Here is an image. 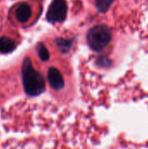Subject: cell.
<instances>
[{
  "mask_svg": "<svg viewBox=\"0 0 148 149\" xmlns=\"http://www.w3.org/2000/svg\"><path fill=\"white\" fill-rule=\"evenodd\" d=\"M21 73L24 91L28 96L37 97L44 93V77L40 72L37 71L33 67L31 59L29 57H25L23 59Z\"/></svg>",
  "mask_w": 148,
  "mask_h": 149,
  "instance_id": "cell-1",
  "label": "cell"
},
{
  "mask_svg": "<svg viewBox=\"0 0 148 149\" xmlns=\"http://www.w3.org/2000/svg\"><path fill=\"white\" fill-rule=\"evenodd\" d=\"M113 31L106 24H97L92 26L86 35L87 44L91 50L96 52L103 51L112 41Z\"/></svg>",
  "mask_w": 148,
  "mask_h": 149,
  "instance_id": "cell-2",
  "label": "cell"
},
{
  "mask_svg": "<svg viewBox=\"0 0 148 149\" xmlns=\"http://www.w3.org/2000/svg\"><path fill=\"white\" fill-rule=\"evenodd\" d=\"M67 11L68 6L65 0H52L46 12V20L53 24L62 23L66 19Z\"/></svg>",
  "mask_w": 148,
  "mask_h": 149,
  "instance_id": "cell-3",
  "label": "cell"
},
{
  "mask_svg": "<svg viewBox=\"0 0 148 149\" xmlns=\"http://www.w3.org/2000/svg\"><path fill=\"white\" fill-rule=\"evenodd\" d=\"M47 79L50 84V86L57 91H59L65 87L64 78L56 67H50L47 72Z\"/></svg>",
  "mask_w": 148,
  "mask_h": 149,
  "instance_id": "cell-4",
  "label": "cell"
},
{
  "mask_svg": "<svg viewBox=\"0 0 148 149\" xmlns=\"http://www.w3.org/2000/svg\"><path fill=\"white\" fill-rule=\"evenodd\" d=\"M31 14H32V11H31V6L27 3L22 2L17 5L14 15L17 22L24 24L29 21V19L31 17Z\"/></svg>",
  "mask_w": 148,
  "mask_h": 149,
  "instance_id": "cell-5",
  "label": "cell"
},
{
  "mask_svg": "<svg viewBox=\"0 0 148 149\" xmlns=\"http://www.w3.org/2000/svg\"><path fill=\"white\" fill-rule=\"evenodd\" d=\"M17 48V43L14 39L7 37L2 36L0 38V53L9 54L13 52Z\"/></svg>",
  "mask_w": 148,
  "mask_h": 149,
  "instance_id": "cell-6",
  "label": "cell"
},
{
  "mask_svg": "<svg viewBox=\"0 0 148 149\" xmlns=\"http://www.w3.org/2000/svg\"><path fill=\"white\" fill-rule=\"evenodd\" d=\"M74 38H65L62 37H58L54 39L56 46L58 47V51L63 54H65L70 52L71 48L74 44Z\"/></svg>",
  "mask_w": 148,
  "mask_h": 149,
  "instance_id": "cell-7",
  "label": "cell"
},
{
  "mask_svg": "<svg viewBox=\"0 0 148 149\" xmlns=\"http://www.w3.org/2000/svg\"><path fill=\"white\" fill-rule=\"evenodd\" d=\"M35 49H36V52H37V54H38V58L43 62H46V61L49 60L50 53H49V51H48V49L46 48V46L44 45V43H42V42L38 43Z\"/></svg>",
  "mask_w": 148,
  "mask_h": 149,
  "instance_id": "cell-8",
  "label": "cell"
},
{
  "mask_svg": "<svg viewBox=\"0 0 148 149\" xmlns=\"http://www.w3.org/2000/svg\"><path fill=\"white\" fill-rule=\"evenodd\" d=\"M114 0H95V7L99 13H106Z\"/></svg>",
  "mask_w": 148,
  "mask_h": 149,
  "instance_id": "cell-9",
  "label": "cell"
},
{
  "mask_svg": "<svg viewBox=\"0 0 148 149\" xmlns=\"http://www.w3.org/2000/svg\"><path fill=\"white\" fill-rule=\"evenodd\" d=\"M95 63L100 68H109L113 65V61L106 56H99Z\"/></svg>",
  "mask_w": 148,
  "mask_h": 149,
  "instance_id": "cell-10",
  "label": "cell"
}]
</instances>
